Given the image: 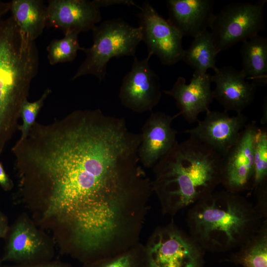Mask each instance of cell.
<instances>
[{
  "instance_id": "18",
  "label": "cell",
  "mask_w": 267,
  "mask_h": 267,
  "mask_svg": "<svg viewBox=\"0 0 267 267\" xmlns=\"http://www.w3.org/2000/svg\"><path fill=\"white\" fill-rule=\"evenodd\" d=\"M9 11L19 31L34 41L46 26L47 6L41 0H12Z\"/></svg>"
},
{
  "instance_id": "13",
  "label": "cell",
  "mask_w": 267,
  "mask_h": 267,
  "mask_svg": "<svg viewBox=\"0 0 267 267\" xmlns=\"http://www.w3.org/2000/svg\"><path fill=\"white\" fill-rule=\"evenodd\" d=\"M179 115L157 112L146 120L140 134L138 157L141 165L153 167L174 146L177 141V132L172 127V123Z\"/></svg>"
},
{
  "instance_id": "26",
  "label": "cell",
  "mask_w": 267,
  "mask_h": 267,
  "mask_svg": "<svg viewBox=\"0 0 267 267\" xmlns=\"http://www.w3.org/2000/svg\"><path fill=\"white\" fill-rule=\"evenodd\" d=\"M13 186V182L5 172L0 160V186L7 191L10 190Z\"/></svg>"
},
{
  "instance_id": "31",
  "label": "cell",
  "mask_w": 267,
  "mask_h": 267,
  "mask_svg": "<svg viewBox=\"0 0 267 267\" xmlns=\"http://www.w3.org/2000/svg\"><path fill=\"white\" fill-rule=\"evenodd\" d=\"M263 116L261 119L262 123L263 124H266L267 123V97H265L263 104Z\"/></svg>"
},
{
  "instance_id": "6",
  "label": "cell",
  "mask_w": 267,
  "mask_h": 267,
  "mask_svg": "<svg viewBox=\"0 0 267 267\" xmlns=\"http://www.w3.org/2000/svg\"><path fill=\"white\" fill-rule=\"evenodd\" d=\"M266 2H232L214 14L209 28L219 53L259 35L265 29Z\"/></svg>"
},
{
  "instance_id": "22",
  "label": "cell",
  "mask_w": 267,
  "mask_h": 267,
  "mask_svg": "<svg viewBox=\"0 0 267 267\" xmlns=\"http://www.w3.org/2000/svg\"><path fill=\"white\" fill-rule=\"evenodd\" d=\"M77 33H67L61 39L52 40L46 47L47 59L50 65L72 62L82 47Z\"/></svg>"
},
{
  "instance_id": "21",
  "label": "cell",
  "mask_w": 267,
  "mask_h": 267,
  "mask_svg": "<svg viewBox=\"0 0 267 267\" xmlns=\"http://www.w3.org/2000/svg\"><path fill=\"white\" fill-rule=\"evenodd\" d=\"M240 247L239 262L244 267H267V223Z\"/></svg>"
},
{
  "instance_id": "7",
  "label": "cell",
  "mask_w": 267,
  "mask_h": 267,
  "mask_svg": "<svg viewBox=\"0 0 267 267\" xmlns=\"http://www.w3.org/2000/svg\"><path fill=\"white\" fill-rule=\"evenodd\" d=\"M201 249L191 235L169 225L154 234L143 253V267H201Z\"/></svg>"
},
{
  "instance_id": "10",
  "label": "cell",
  "mask_w": 267,
  "mask_h": 267,
  "mask_svg": "<svg viewBox=\"0 0 267 267\" xmlns=\"http://www.w3.org/2000/svg\"><path fill=\"white\" fill-rule=\"evenodd\" d=\"M152 55L141 60L134 57L131 71L124 77L119 97L126 108L136 113L151 111L159 102V78L149 65Z\"/></svg>"
},
{
  "instance_id": "30",
  "label": "cell",
  "mask_w": 267,
  "mask_h": 267,
  "mask_svg": "<svg viewBox=\"0 0 267 267\" xmlns=\"http://www.w3.org/2000/svg\"><path fill=\"white\" fill-rule=\"evenodd\" d=\"M10 2L0 0V20L10 10Z\"/></svg>"
},
{
  "instance_id": "14",
  "label": "cell",
  "mask_w": 267,
  "mask_h": 267,
  "mask_svg": "<svg viewBox=\"0 0 267 267\" xmlns=\"http://www.w3.org/2000/svg\"><path fill=\"white\" fill-rule=\"evenodd\" d=\"M211 83V75L194 71L189 84H186L184 78L179 77L171 89L163 92L174 98L178 114L193 123L198 121L201 113L209 110L214 98Z\"/></svg>"
},
{
  "instance_id": "9",
  "label": "cell",
  "mask_w": 267,
  "mask_h": 267,
  "mask_svg": "<svg viewBox=\"0 0 267 267\" xmlns=\"http://www.w3.org/2000/svg\"><path fill=\"white\" fill-rule=\"evenodd\" d=\"M259 127L247 124L232 147L222 157L221 184L228 191H250L254 178V144Z\"/></svg>"
},
{
  "instance_id": "23",
  "label": "cell",
  "mask_w": 267,
  "mask_h": 267,
  "mask_svg": "<svg viewBox=\"0 0 267 267\" xmlns=\"http://www.w3.org/2000/svg\"><path fill=\"white\" fill-rule=\"evenodd\" d=\"M267 131L259 128L254 144V178L250 192L267 184Z\"/></svg>"
},
{
  "instance_id": "3",
  "label": "cell",
  "mask_w": 267,
  "mask_h": 267,
  "mask_svg": "<svg viewBox=\"0 0 267 267\" xmlns=\"http://www.w3.org/2000/svg\"><path fill=\"white\" fill-rule=\"evenodd\" d=\"M266 216L239 193L213 192L188 214L191 236L201 247L222 251L240 246L262 227Z\"/></svg>"
},
{
  "instance_id": "25",
  "label": "cell",
  "mask_w": 267,
  "mask_h": 267,
  "mask_svg": "<svg viewBox=\"0 0 267 267\" xmlns=\"http://www.w3.org/2000/svg\"><path fill=\"white\" fill-rule=\"evenodd\" d=\"M143 253L127 250L114 256L87 264L86 267H143Z\"/></svg>"
},
{
  "instance_id": "29",
  "label": "cell",
  "mask_w": 267,
  "mask_h": 267,
  "mask_svg": "<svg viewBox=\"0 0 267 267\" xmlns=\"http://www.w3.org/2000/svg\"><path fill=\"white\" fill-rule=\"evenodd\" d=\"M8 229V222L6 218L0 212V239L5 236Z\"/></svg>"
},
{
  "instance_id": "27",
  "label": "cell",
  "mask_w": 267,
  "mask_h": 267,
  "mask_svg": "<svg viewBox=\"0 0 267 267\" xmlns=\"http://www.w3.org/2000/svg\"><path fill=\"white\" fill-rule=\"evenodd\" d=\"M95 2L100 8L101 7L108 6L114 4H126L127 5H136L133 1L129 0H95Z\"/></svg>"
},
{
  "instance_id": "4",
  "label": "cell",
  "mask_w": 267,
  "mask_h": 267,
  "mask_svg": "<svg viewBox=\"0 0 267 267\" xmlns=\"http://www.w3.org/2000/svg\"><path fill=\"white\" fill-rule=\"evenodd\" d=\"M39 66L35 41L19 31L11 16L0 20V156L18 129Z\"/></svg>"
},
{
  "instance_id": "16",
  "label": "cell",
  "mask_w": 267,
  "mask_h": 267,
  "mask_svg": "<svg viewBox=\"0 0 267 267\" xmlns=\"http://www.w3.org/2000/svg\"><path fill=\"white\" fill-rule=\"evenodd\" d=\"M212 0H168V21L184 36L193 38L207 30L214 15Z\"/></svg>"
},
{
  "instance_id": "1",
  "label": "cell",
  "mask_w": 267,
  "mask_h": 267,
  "mask_svg": "<svg viewBox=\"0 0 267 267\" xmlns=\"http://www.w3.org/2000/svg\"><path fill=\"white\" fill-rule=\"evenodd\" d=\"M140 143V134L124 118L79 109L49 124L36 122L13 154L28 191L45 202L44 218L65 226L76 249L92 252L122 237L130 204L150 194Z\"/></svg>"
},
{
  "instance_id": "12",
  "label": "cell",
  "mask_w": 267,
  "mask_h": 267,
  "mask_svg": "<svg viewBox=\"0 0 267 267\" xmlns=\"http://www.w3.org/2000/svg\"><path fill=\"white\" fill-rule=\"evenodd\" d=\"M47 8L46 26L58 29L64 35L92 30L101 19L95 0H50Z\"/></svg>"
},
{
  "instance_id": "5",
  "label": "cell",
  "mask_w": 267,
  "mask_h": 267,
  "mask_svg": "<svg viewBox=\"0 0 267 267\" xmlns=\"http://www.w3.org/2000/svg\"><path fill=\"white\" fill-rule=\"evenodd\" d=\"M93 43L81 48L86 58L72 80L87 75L95 76L100 82L105 77L108 62L113 58L134 56L142 40L141 28L134 27L121 19L107 20L92 29Z\"/></svg>"
},
{
  "instance_id": "20",
  "label": "cell",
  "mask_w": 267,
  "mask_h": 267,
  "mask_svg": "<svg viewBox=\"0 0 267 267\" xmlns=\"http://www.w3.org/2000/svg\"><path fill=\"white\" fill-rule=\"evenodd\" d=\"M219 53L212 35L208 29L194 37L189 47L184 49L181 60L202 74L209 69L213 70Z\"/></svg>"
},
{
  "instance_id": "8",
  "label": "cell",
  "mask_w": 267,
  "mask_h": 267,
  "mask_svg": "<svg viewBox=\"0 0 267 267\" xmlns=\"http://www.w3.org/2000/svg\"><path fill=\"white\" fill-rule=\"evenodd\" d=\"M139 9L142 41L147 46L148 54L156 55L165 65H173L181 60L184 49L180 33L149 2H144Z\"/></svg>"
},
{
  "instance_id": "28",
  "label": "cell",
  "mask_w": 267,
  "mask_h": 267,
  "mask_svg": "<svg viewBox=\"0 0 267 267\" xmlns=\"http://www.w3.org/2000/svg\"><path fill=\"white\" fill-rule=\"evenodd\" d=\"M19 267H70L66 264L54 262H37L29 265H26Z\"/></svg>"
},
{
  "instance_id": "2",
  "label": "cell",
  "mask_w": 267,
  "mask_h": 267,
  "mask_svg": "<svg viewBox=\"0 0 267 267\" xmlns=\"http://www.w3.org/2000/svg\"><path fill=\"white\" fill-rule=\"evenodd\" d=\"M222 157L193 137L176 142L154 165L152 189L165 213L175 214L214 192Z\"/></svg>"
},
{
  "instance_id": "24",
  "label": "cell",
  "mask_w": 267,
  "mask_h": 267,
  "mask_svg": "<svg viewBox=\"0 0 267 267\" xmlns=\"http://www.w3.org/2000/svg\"><path fill=\"white\" fill-rule=\"evenodd\" d=\"M51 92V90L47 88L37 100L30 102L27 99L23 102L20 113V118L22 119V123L18 127V129L21 133L19 139H23L27 136L31 128L36 122V118L45 100Z\"/></svg>"
},
{
  "instance_id": "11",
  "label": "cell",
  "mask_w": 267,
  "mask_h": 267,
  "mask_svg": "<svg viewBox=\"0 0 267 267\" xmlns=\"http://www.w3.org/2000/svg\"><path fill=\"white\" fill-rule=\"evenodd\" d=\"M247 121V118L242 113L230 116L224 111L209 110L196 127L184 132L223 157L237 140Z\"/></svg>"
},
{
  "instance_id": "15",
  "label": "cell",
  "mask_w": 267,
  "mask_h": 267,
  "mask_svg": "<svg viewBox=\"0 0 267 267\" xmlns=\"http://www.w3.org/2000/svg\"><path fill=\"white\" fill-rule=\"evenodd\" d=\"M211 75L216 85L213 96L223 107L224 111L241 113L253 101L257 86L247 81L240 70L231 66L216 67Z\"/></svg>"
},
{
  "instance_id": "17",
  "label": "cell",
  "mask_w": 267,
  "mask_h": 267,
  "mask_svg": "<svg viewBox=\"0 0 267 267\" xmlns=\"http://www.w3.org/2000/svg\"><path fill=\"white\" fill-rule=\"evenodd\" d=\"M44 240L38 231L27 221H18L8 238L3 261L36 263L43 258Z\"/></svg>"
},
{
  "instance_id": "19",
  "label": "cell",
  "mask_w": 267,
  "mask_h": 267,
  "mask_svg": "<svg viewBox=\"0 0 267 267\" xmlns=\"http://www.w3.org/2000/svg\"><path fill=\"white\" fill-rule=\"evenodd\" d=\"M242 68L246 79L257 86L267 83V38L258 35L242 43Z\"/></svg>"
}]
</instances>
